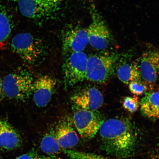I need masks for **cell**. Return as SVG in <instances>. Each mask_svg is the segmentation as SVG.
<instances>
[{"instance_id":"1","label":"cell","mask_w":159,"mask_h":159,"mask_svg":"<svg viewBox=\"0 0 159 159\" xmlns=\"http://www.w3.org/2000/svg\"><path fill=\"white\" fill-rule=\"evenodd\" d=\"M99 131L102 148L109 154L125 157L136 148V135L128 119L114 118L104 120Z\"/></svg>"},{"instance_id":"2","label":"cell","mask_w":159,"mask_h":159,"mask_svg":"<svg viewBox=\"0 0 159 159\" xmlns=\"http://www.w3.org/2000/svg\"><path fill=\"white\" fill-rule=\"evenodd\" d=\"M11 48L14 53L30 65L41 63L47 54L46 48L41 40L29 33L16 35L11 40Z\"/></svg>"},{"instance_id":"3","label":"cell","mask_w":159,"mask_h":159,"mask_svg":"<svg viewBox=\"0 0 159 159\" xmlns=\"http://www.w3.org/2000/svg\"><path fill=\"white\" fill-rule=\"evenodd\" d=\"M34 81L26 70L18 69L4 77L3 94L9 99L25 102L32 95Z\"/></svg>"},{"instance_id":"4","label":"cell","mask_w":159,"mask_h":159,"mask_svg":"<svg viewBox=\"0 0 159 159\" xmlns=\"http://www.w3.org/2000/svg\"><path fill=\"white\" fill-rule=\"evenodd\" d=\"M118 56L113 54H95L88 57L86 79L98 83L108 81L114 73Z\"/></svg>"},{"instance_id":"5","label":"cell","mask_w":159,"mask_h":159,"mask_svg":"<svg viewBox=\"0 0 159 159\" xmlns=\"http://www.w3.org/2000/svg\"><path fill=\"white\" fill-rule=\"evenodd\" d=\"M21 14L39 20L51 17L60 8L64 0H17Z\"/></svg>"},{"instance_id":"6","label":"cell","mask_w":159,"mask_h":159,"mask_svg":"<svg viewBox=\"0 0 159 159\" xmlns=\"http://www.w3.org/2000/svg\"><path fill=\"white\" fill-rule=\"evenodd\" d=\"M91 21L87 29L89 43L94 48L104 50L108 48L112 39L110 30L94 5H91Z\"/></svg>"},{"instance_id":"7","label":"cell","mask_w":159,"mask_h":159,"mask_svg":"<svg viewBox=\"0 0 159 159\" xmlns=\"http://www.w3.org/2000/svg\"><path fill=\"white\" fill-rule=\"evenodd\" d=\"M88 57L83 52L71 53L66 57L62 66L66 86H74L86 79Z\"/></svg>"},{"instance_id":"8","label":"cell","mask_w":159,"mask_h":159,"mask_svg":"<svg viewBox=\"0 0 159 159\" xmlns=\"http://www.w3.org/2000/svg\"><path fill=\"white\" fill-rule=\"evenodd\" d=\"M95 111L78 109L73 114L72 119L75 128L83 138H94L104 121Z\"/></svg>"},{"instance_id":"9","label":"cell","mask_w":159,"mask_h":159,"mask_svg":"<svg viewBox=\"0 0 159 159\" xmlns=\"http://www.w3.org/2000/svg\"><path fill=\"white\" fill-rule=\"evenodd\" d=\"M89 43L87 30L76 26L66 31L62 38V49L66 57L71 53L83 52Z\"/></svg>"},{"instance_id":"10","label":"cell","mask_w":159,"mask_h":159,"mask_svg":"<svg viewBox=\"0 0 159 159\" xmlns=\"http://www.w3.org/2000/svg\"><path fill=\"white\" fill-rule=\"evenodd\" d=\"M57 85L56 80L48 75H43L34 81L32 95L37 106L44 107L50 101Z\"/></svg>"},{"instance_id":"11","label":"cell","mask_w":159,"mask_h":159,"mask_svg":"<svg viewBox=\"0 0 159 159\" xmlns=\"http://www.w3.org/2000/svg\"><path fill=\"white\" fill-rule=\"evenodd\" d=\"M71 100L78 109L95 111L102 105L104 98L98 89L91 87L75 93Z\"/></svg>"},{"instance_id":"12","label":"cell","mask_w":159,"mask_h":159,"mask_svg":"<svg viewBox=\"0 0 159 159\" xmlns=\"http://www.w3.org/2000/svg\"><path fill=\"white\" fill-rule=\"evenodd\" d=\"M72 117L67 116L59 121L55 129V136L63 149H70L76 146L79 138L75 130Z\"/></svg>"},{"instance_id":"13","label":"cell","mask_w":159,"mask_h":159,"mask_svg":"<svg viewBox=\"0 0 159 159\" xmlns=\"http://www.w3.org/2000/svg\"><path fill=\"white\" fill-rule=\"evenodd\" d=\"M142 78L149 83L156 82L159 79V52H146L140 58L139 66Z\"/></svg>"},{"instance_id":"14","label":"cell","mask_w":159,"mask_h":159,"mask_svg":"<svg viewBox=\"0 0 159 159\" xmlns=\"http://www.w3.org/2000/svg\"><path fill=\"white\" fill-rule=\"evenodd\" d=\"M21 143L18 133L7 121L0 119V148L14 150L19 148Z\"/></svg>"},{"instance_id":"15","label":"cell","mask_w":159,"mask_h":159,"mask_svg":"<svg viewBox=\"0 0 159 159\" xmlns=\"http://www.w3.org/2000/svg\"><path fill=\"white\" fill-rule=\"evenodd\" d=\"M140 111L147 118H159V91L146 93L140 101Z\"/></svg>"},{"instance_id":"16","label":"cell","mask_w":159,"mask_h":159,"mask_svg":"<svg viewBox=\"0 0 159 159\" xmlns=\"http://www.w3.org/2000/svg\"><path fill=\"white\" fill-rule=\"evenodd\" d=\"M13 25L12 17L4 0H0V45L8 39Z\"/></svg>"},{"instance_id":"17","label":"cell","mask_w":159,"mask_h":159,"mask_svg":"<svg viewBox=\"0 0 159 159\" xmlns=\"http://www.w3.org/2000/svg\"><path fill=\"white\" fill-rule=\"evenodd\" d=\"M118 78L125 84L132 81L141 80V76L139 66L135 63H126L119 67L117 71Z\"/></svg>"},{"instance_id":"18","label":"cell","mask_w":159,"mask_h":159,"mask_svg":"<svg viewBox=\"0 0 159 159\" xmlns=\"http://www.w3.org/2000/svg\"><path fill=\"white\" fill-rule=\"evenodd\" d=\"M40 148L43 152L53 156L63 152L55 136V129L51 130L43 137L40 143Z\"/></svg>"},{"instance_id":"19","label":"cell","mask_w":159,"mask_h":159,"mask_svg":"<svg viewBox=\"0 0 159 159\" xmlns=\"http://www.w3.org/2000/svg\"><path fill=\"white\" fill-rule=\"evenodd\" d=\"M63 152L71 159H108L100 155L71 149H63Z\"/></svg>"},{"instance_id":"20","label":"cell","mask_w":159,"mask_h":159,"mask_svg":"<svg viewBox=\"0 0 159 159\" xmlns=\"http://www.w3.org/2000/svg\"><path fill=\"white\" fill-rule=\"evenodd\" d=\"M123 106L125 109L130 113L136 112L140 106L139 98L136 96L126 97L123 100Z\"/></svg>"},{"instance_id":"21","label":"cell","mask_w":159,"mask_h":159,"mask_svg":"<svg viewBox=\"0 0 159 159\" xmlns=\"http://www.w3.org/2000/svg\"><path fill=\"white\" fill-rule=\"evenodd\" d=\"M130 92L136 96L143 94L148 90V86L141 80L132 81L129 84Z\"/></svg>"},{"instance_id":"22","label":"cell","mask_w":159,"mask_h":159,"mask_svg":"<svg viewBox=\"0 0 159 159\" xmlns=\"http://www.w3.org/2000/svg\"><path fill=\"white\" fill-rule=\"evenodd\" d=\"M39 155L35 152H32L21 155L16 159H53V157Z\"/></svg>"},{"instance_id":"23","label":"cell","mask_w":159,"mask_h":159,"mask_svg":"<svg viewBox=\"0 0 159 159\" xmlns=\"http://www.w3.org/2000/svg\"><path fill=\"white\" fill-rule=\"evenodd\" d=\"M3 94L2 80L1 79V74H0V100L2 97V95Z\"/></svg>"},{"instance_id":"24","label":"cell","mask_w":159,"mask_h":159,"mask_svg":"<svg viewBox=\"0 0 159 159\" xmlns=\"http://www.w3.org/2000/svg\"></svg>"}]
</instances>
